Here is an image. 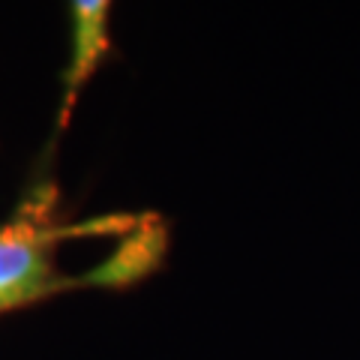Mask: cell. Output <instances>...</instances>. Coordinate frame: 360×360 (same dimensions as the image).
<instances>
[{
  "mask_svg": "<svg viewBox=\"0 0 360 360\" xmlns=\"http://www.w3.org/2000/svg\"><path fill=\"white\" fill-rule=\"evenodd\" d=\"M75 234L49 219V201H37L15 222L0 229V312L42 300L78 285L54 270V246Z\"/></svg>",
  "mask_w": 360,
  "mask_h": 360,
  "instance_id": "cell-1",
  "label": "cell"
},
{
  "mask_svg": "<svg viewBox=\"0 0 360 360\" xmlns=\"http://www.w3.org/2000/svg\"><path fill=\"white\" fill-rule=\"evenodd\" d=\"M72 30H75V39H72V63H70V72H66L63 120L70 117L78 90L96 72L99 60L108 51V4H103V0L72 4Z\"/></svg>",
  "mask_w": 360,
  "mask_h": 360,
  "instance_id": "cell-2",
  "label": "cell"
}]
</instances>
